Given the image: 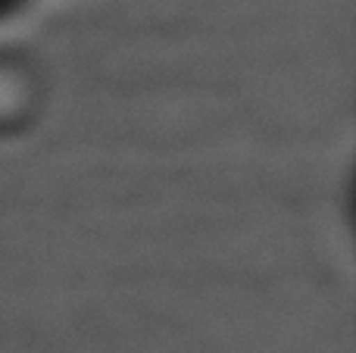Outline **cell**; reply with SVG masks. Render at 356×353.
Here are the masks:
<instances>
[]
</instances>
